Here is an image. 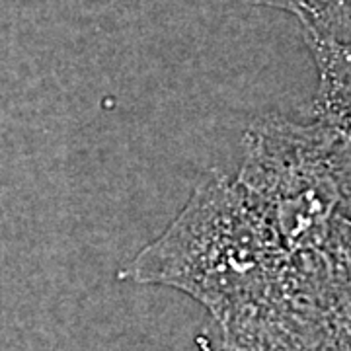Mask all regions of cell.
Wrapping results in <instances>:
<instances>
[{"label":"cell","mask_w":351,"mask_h":351,"mask_svg":"<svg viewBox=\"0 0 351 351\" xmlns=\"http://www.w3.org/2000/svg\"><path fill=\"white\" fill-rule=\"evenodd\" d=\"M237 182L291 254L351 244V143L332 127L254 121Z\"/></svg>","instance_id":"2"},{"label":"cell","mask_w":351,"mask_h":351,"mask_svg":"<svg viewBox=\"0 0 351 351\" xmlns=\"http://www.w3.org/2000/svg\"><path fill=\"white\" fill-rule=\"evenodd\" d=\"M302 29L351 39V0H301Z\"/></svg>","instance_id":"4"},{"label":"cell","mask_w":351,"mask_h":351,"mask_svg":"<svg viewBox=\"0 0 351 351\" xmlns=\"http://www.w3.org/2000/svg\"><path fill=\"white\" fill-rule=\"evenodd\" d=\"M302 32L318 69L313 117L351 143V39Z\"/></svg>","instance_id":"3"},{"label":"cell","mask_w":351,"mask_h":351,"mask_svg":"<svg viewBox=\"0 0 351 351\" xmlns=\"http://www.w3.org/2000/svg\"><path fill=\"white\" fill-rule=\"evenodd\" d=\"M221 330L223 339L219 346H213L215 351H302L295 341L271 328L244 324Z\"/></svg>","instance_id":"5"},{"label":"cell","mask_w":351,"mask_h":351,"mask_svg":"<svg viewBox=\"0 0 351 351\" xmlns=\"http://www.w3.org/2000/svg\"><path fill=\"white\" fill-rule=\"evenodd\" d=\"M291 256L239 182L211 172L121 279L178 289L226 326L260 318L276 304Z\"/></svg>","instance_id":"1"},{"label":"cell","mask_w":351,"mask_h":351,"mask_svg":"<svg viewBox=\"0 0 351 351\" xmlns=\"http://www.w3.org/2000/svg\"><path fill=\"white\" fill-rule=\"evenodd\" d=\"M197 346H199V351H215L211 339L207 338L205 334H201L199 338H197Z\"/></svg>","instance_id":"7"},{"label":"cell","mask_w":351,"mask_h":351,"mask_svg":"<svg viewBox=\"0 0 351 351\" xmlns=\"http://www.w3.org/2000/svg\"><path fill=\"white\" fill-rule=\"evenodd\" d=\"M240 2H248L256 6H271L279 10H287L295 16H299V10H301V0H240Z\"/></svg>","instance_id":"6"}]
</instances>
